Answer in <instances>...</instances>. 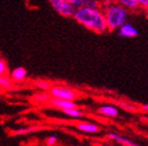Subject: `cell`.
I'll return each mask as SVG.
<instances>
[{
	"instance_id": "cell-14",
	"label": "cell",
	"mask_w": 148,
	"mask_h": 146,
	"mask_svg": "<svg viewBox=\"0 0 148 146\" xmlns=\"http://www.w3.org/2000/svg\"><path fill=\"white\" fill-rule=\"evenodd\" d=\"M13 87V80L6 75H0V88L4 90H9Z\"/></svg>"
},
{
	"instance_id": "cell-9",
	"label": "cell",
	"mask_w": 148,
	"mask_h": 146,
	"mask_svg": "<svg viewBox=\"0 0 148 146\" xmlns=\"http://www.w3.org/2000/svg\"><path fill=\"white\" fill-rule=\"evenodd\" d=\"M26 75H27V71H26L25 68L23 67H17L15 68L14 70L12 71L11 73V78L13 82H23L24 79L26 78Z\"/></svg>"
},
{
	"instance_id": "cell-2",
	"label": "cell",
	"mask_w": 148,
	"mask_h": 146,
	"mask_svg": "<svg viewBox=\"0 0 148 146\" xmlns=\"http://www.w3.org/2000/svg\"><path fill=\"white\" fill-rule=\"evenodd\" d=\"M103 11L105 15L108 30H119L125 23H127L129 11L114 1L103 6Z\"/></svg>"
},
{
	"instance_id": "cell-22",
	"label": "cell",
	"mask_w": 148,
	"mask_h": 146,
	"mask_svg": "<svg viewBox=\"0 0 148 146\" xmlns=\"http://www.w3.org/2000/svg\"><path fill=\"white\" fill-rule=\"evenodd\" d=\"M142 107V109L144 110V111H146V112H148V103H147V104H143V105H142V107Z\"/></svg>"
},
{
	"instance_id": "cell-1",
	"label": "cell",
	"mask_w": 148,
	"mask_h": 146,
	"mask_svg": "<svg viewBox=\"0 0 148 146\" xmlns=\"http://www.w3.org/2000/svg\"><path fill=\"white\" fill-rule=\"evenodd\" d=\"M74 18L80 25L94 31L96 34H104L108 30L105 15L103 9H94L89 7H81L76 9Z\"/></svg>"
},
{
	"instance_id": "cell-23",
	"label": "cell",
	"mask_w": 148,
	"mask_h": 146,
	"mask_svg": "<svg viewBox=\"0 0 148 146\" xmlns=\"http://www.w3.org/2000/svg\"><path fill=\"white\" fill-rule=\"evenodd\" d=\"M146 15H147V17H148V9H146Z\"/></svg>"
},
{
	"instance_id": "cell-3",
	"label": "cell",
	"mask_w": 148,
	"mask_h": 146,
	"mask_svg": "<svg viewBox=\"0 0 148 146\" xmlns=\"http://www.w3.org/2000/svg\"><path fill=\"white\" fill-rule=\"evenodd\" d=\"M49 93L51 94V98L62 99V100L75 101L78 98V93L65 86H58V84L51 86Z\"/></svg>"
},
{
	"instance_id": "cell-24",
	"label": "cell",
	"mask_w": 148,
	"mask_h": 146,
	"mask_svg": "<svg viewBox=\"0 0 148 146\" xmlns=\"http://www.w3.org/2000/svg\"><path fill=\"white\" fill-rule=\"evenodd\" d=\"M102 146H106V145H102Z\"/></svg>"
},
{
	"instance_id": "cell-11",
	"label": "cell",
	"mask_w": 148,
	"mask_h": 146,
	"mask_svg": "<svg viewBox=\"0 0 148 146\" xmlns=\"http://www.w3.org/2000/svg\"><path fill=\"white\" fill-rule=\"evenodd\" d=\"M114 2H117L127 11H137L138 9H140L138 0H114Z\"/></svg>"
},
{
	"instance_id": "cell-8",
	"label": "cell",
	"mask_w": 148,
	"mask_h": 146,
	"mask_svg": "<svg viewBox=\"0 0 148 146\" xmlns=\"http://www.w3.org/2000/svg\"><path fill=\"white\" fill-rule=\"evenodd\" d=\"M106 138L109 139V140L117 142L118 144H121L122 146H140L139 144L134 143V141L129 140V139H127L125 137H122V136L118 135V134H114V132H110L108 135H106Z\"/></svg>"
},
{
	"instance_id": "cell-7",
	"label": "cell",
	"mask_w": 148,
	"mask_h": 146,
	"mask_svg": "<svg viewBox=\"0 0 148 146\" xmlns=\"http://www.w3.org/2000/svg\"><path fill=\"white\" fill-rule=\"evenodd\" d=\"M119 36H123V38H134L138 36V29L134 27L131 23H125L122 27L120 28L119 30Z\"/></svg>"
},
{
	"instance_id": "cell-21",
	"label": "cell",
	"mask_w": 148,
	"mask_h": 146,
	"mask_svg": "<svg viewBox=\"0 0 148 146\" xmlns=\"http://www.w3.org/2000/svg\"><path fill=\"white\" fill-rule=\"evenodd\" d=\"M141 9H148V0H138Z\"/></svg>"
},
{
	"instance_id": "cell-6",
	"label": "cell",
	"mask_w": 148,
	"mask_h": 146,
	"mask_svg": "<svg viewBox=\"0 0 148 146\" xmlns=\"http://www.w3.org/2000/svg\"><path fill=\"white\" fill-rule=\"evenodd\" d=\"M75 127L83 132H88V134H96L101 130V127L98 124L91 123V122H84V121H80L75 123Z\"/></svg>"
},
{
	"instance_id": "cell-20",
	"label": "cell",
	"mask_w": 148,
	"mask_h": 146,
	"mask_svg": "<svg viewBox=\"0 0 148 146\" xmlns=\"http://www.w3.org/2000/svg\"><path fill=\"white\" fill-rule=\"evenodd\" d=\"M57 137L56 136H49L47 139L45 140V143L47 146H54L55 144L57 143Z\"/></svg>"
},
{
	"instance_id": "cell-13",
	"label": "cell",
	"mask_w": 148,
	"mask_h": 146,
	"mask_svg": "<svg viewBox=\"0 0 148 146\" xmlns=\"http://www.w3.org/2000/svg\"><path fill=\"white\" fill-rule=\"evenodd\" d=\"M51 94L47 92H40L34 95V99L37 102H39V103H47L51 100Z\"/></svg>"
},
{
	"instance_id": "cell-17",
	"label": "cell",
	"mask_w": 148,
	"mask_h": 146,
	"mask_svg": "<svg viewBox=\"0 0 148 146\" xmlns=\"http://www.w3.org/2000/svg\"><path fill=\"white\" fill-rule=\"evenodd\" d=\"M86 7L94 9H100L102 7V0H88Z\"/></svg>"
},
{
	"instance_id": "cell-19",
	"label": "cell",
	"mask_w": 148,
	"mask_h": 146,
	"mask_svg": "<svg viewBox=\"0 0 148 146\" xmlns=\"http://www.w3.org/2000/svg\"><path fill=\"white\" fill-rule=\"evenodd\" d=\"M6 70H8V66L5 61L0 57V75H5Z\"/></svg>"
},
{
	"instance_id": "cell-16",
	"label": "cell",
	"mask_w": 148,
	"mask_h": 146,
	"mask_svg": "<svg viewBox=\"0 0 148 146\" xmlns=\"http://www.w3.org/2000/svg\"><path fill=\"white\" fill-rule=\"evenodd\" d=\"M35 87L38 88L39 90H41L42 92H46V91L51 90V84L46 80H38V82H35Z\"/></svg>"
},
{
	"instance_id": "cell-15",
	"label": "cell",
	"mask_w": 148,
	"mask_h": 146,
	"mask_svg": "<svg viewBox=\"0 0 148 146\" xmlns=\"http://www.w3.org/2000/svg\"><path fill=\"white\" fill-rule=\"evenodd\" d=\"M39 129H42V127L40 126H31V127H24V128H20L18 130H15L13 132L14 136H22L26 135V134H29V132H34L36 130H39Z\"/></svg>"
},
{
	"instance_id": "cell-18",
	"label": "cell",
	"mask_w": 148,
	"mask_h": 146,
	"mask_svg": "<svg viewBox=\"0 0 148 146\" xmlns=\"http://www.w3.org/2000/svg\"><path fill=\"white\" fill-rule=\"evenodd\" d=\"M71 4L74 6L75 9H81V7H85L86 4H87V1L88 0H69Z\"/></svg>"
},
{
	"instance_id": "cell-5",
	"label": "cell",
	"mask_w": 148,
	"mask_h": 146,
	"mask_svg": "<svg viewBox=\"0 0 148 146\" xmlns=\"http://www.w3.org/2000/svg\"><path fill=\"white\" fill-rule=\"evenodd\" d=\"M47 104L53 107L61 110V111H63V110H71V109H79L78 104L75 103V101L62 100V99H57V98H51V100L47 102Z\"/></svg>"
},
{
	"instance_id": "cell-4",
	"label": "cell",
	"mask_w": 148,
	"mask_h": 146,
	"mask_svg": "<svg viewBox=\"0 0 148 146\" xmlns=\"http://www.w3.org/2000/svg\"><path fill=\"white\" fill-rule=\"evenodd\" d=\"M51 7L62 17H74L76 9L71 5L69 0H49Z\"/></svg>"
},
{
	"instance_id": "cell-12",
	"label": "cell",
	"mask_w": 148,
	"mask_h": 146,
	"mask_svg": "<svg viewBox=\"0 0 148 146\" xmlns=\"http://www.w3.org/2000/svg\"><path fill=\"white\" fill-rule=\"evenodd\" d=\"M63 114L69 116L71 118H84L85 117V114L81 111L80 109H71V110H63L61 111Z\"/></svg>"
},
{
	"instance_id": "cell-10",
	"label": "cell",
	"mask_w": 148,
	"mask_h": 146,
	"mask_svg": "<svg viewBox=\"0 0 148 146\" xmlns=\"http://www.w3.org/2000/svg\"><path fill=\"white\" fill-rule=\"evenodd\" d=\"M100 115L107 116V117H117L119 115V111L114 105H102L97 110Z\"/></svg>"
}]
</instances>
